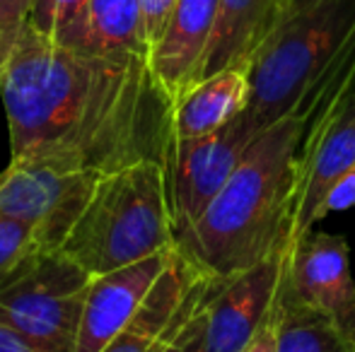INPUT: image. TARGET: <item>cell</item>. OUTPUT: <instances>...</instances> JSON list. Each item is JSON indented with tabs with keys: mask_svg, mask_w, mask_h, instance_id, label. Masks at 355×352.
I'll use <instances>...</instances> for the list:
<instances>
[{
	"mask_svg": "<svg viewBox=\"0 0 355 352\" xmlns=\"http://www.w3.org/2000/svg\"><path fill=\"white\" fill-rule=\"evenodd\" d=\"M12 160L66 172L162 162L174 140V102L148 56H92L24 24L0 66Z\"/></svg>",
	"mask_w": 355,
	"mask_h": 352,
	"instance_id": "1",
	"label": "cell"
},
{
	"mask_svg": "<svg viewBox=\"0 0 355 352\" xmlns=\"http://www.w3.org/2000/svg\"><path fill=\"white\" fill-rule=\"evenodd\" d=\"M56 44L92 56H148L141 0H89Z\"/></svg>",
	"mask_w": 355,
	"mask_h": 352,
	"instance_id": "14",
	"label": "cell"
},
{
	"mask_svg": "<svg viewBox=\"0 0 355 352\" xmlns=\"http://www.w3.org/2000/svg\"><path fill=\"white\" fill-rule=\"evenodd\" d=\"M355 34V0H309L285 15L249 61L244 111L266 128L302 104Z\"/></svg>",
	"mask_w": 355,
	"mask_h": 352,
	"instance_id": "4",
	"label": "cell"
},
{
	"mask_svg": "<svg viewBox=\"0 0 355 352\" xmlns=\"http://www.w3.org/2000/svg\"><path fill=\"white\" fill-rule=\"evenodd\" d=\"M249 104V68L234 66L203 77L174 104V138L191 140L220 131Z\"/></svg>",
	"mask_w": 355,
	"mask_h": 352,
	"instance_id": "15",
	"label": "cell"
},
{
	"mask_svg": "<svg viewBox=\"0 0 355 352\" xmlns=\"http://www.w3.org/2000/svg\"><path fill=\"white\" fill-rule=\"evenodd\" d=\"M218 280L198 270L179 249L121 333L102 352H162L177 331L211 297Z\"/></svg>",
	"mask_w": 355,
	"mask_h": 352,
	"instance_id": "9",
	"label": "cell"
},
{
	"mask_svg": "<svg viewBox=\"0 0 355 352\" xmlns=\"http://www.w3.org/2000/svg\"><path fill=\"white\" fill-rule=\"evenodd\" d=\"M242 352H278V311L273 304L268 319L261 324V328L257 331L249 345Z\"/></svg>",
	"mask_w": 355,
	"mask_h": 352,
	"instance_id": "23",
	"label": "cell"
},
{
	"mask_svg": "<svg viewBox=\"0 0 355 352\" xmlns=\"http://www.w3.org/2000/svg\"><path fill=\"white\" fill-rule=\"evenodd\" d=\"M174 249L159 251L138 263L92 277L75 352H102L121 333L167 268Z\"/></svg>",
	"mask_w": 355,
	"mask_h": 352,
	"instance_id": "11",
	"label": "cell"
},
{
	"mask_svg": "<svg viewBox=\"0 0 355 352\" xmlns=\"http://www.w3.org/2000/svg\"><path fill=\"white\" fill-rule=\"evenodd\" d=\"M34 0H0V66L12 51L22 27L29 22Z\"/></svg>",
	"mask_w": 355,
	"mask_h": 352,
	"instance_id": "19",
	"label": "cell"
},
{
	"mask_svg": "<svg viewBox=\"0 0 355 352\" xmlns=\"http://www.w3.org/2000/svg\"><path fill=\"white\" fill-rule=\"evenodd\" d=\"M213 292H215V287H213ZM213 292H211V297H213ZM211 297H208V299L196 309V314L177 331V335L169 340L167 348L162 352H201L203 331H206V316H208V302H211Z\"/></svg>",
	"mask_w": 355,
	"mask_h": 352,
	"instance_id": "20",
	"label": "cell"
},
{
	"mask_svg": "<svg viewBox=\"0 0 355 352\" xmlns=\"http://www.w3.org/2000/svg\"><path fill=\"white\" fill-rule=\"evenodd\" d=\"M89 282L61 249L39 251L0 285V324L39 352H75Z\"/></svg>",
	"mask_w": 355,
	"mask_h": 352,
	"instance_id": "5",
	"label": "cell"
},
{
	"mask_svg": "<svg viewBox=\"0 0 355 352\" xmlns=\"http://www.w3.org/2000/svg\"><path fill=\"white\" fill-rule=\"evenodd\" d=\"M0 352H39L34 345H29L17 331L0 324Z\"/></svg>",
	"mask_w": 355,
	"mask_h": 352,
	"instance_id": "24",
	"label": "cell"
},
{
	"mask_svg": "<svg viewBox=\"0 0 355 352\" xmlns=\"http://www.w3.org/2000/svg\"><path fill=\"white\" fill-rule=\"evenodd\" d=\"M39 251L49 249L37 227L12 217H0V285Z\"/></svg>",
	"mask_w": 355,
	"mask_h": 352,
	"instance_id": "17",
	"label": "cell"
},
{
	"mask_svg": "<svg viewBox=\"0 0 355 352\" xmlns=\"http://www.w3.org/2000/svg\"><path fill=\"white\" fill-rule=\"evenodd\" d=\"M288 249L227 280H218L208 302L201 352H242L276 304Z\"/></svg>",
	"mask_w": 355,
	"mask_h": 352,
	"instance_id": "10",
	"label": "cell"
},
{
	"mask_svg": "<svg viewBox=\"0 0 355 352\" xmlns=\"http://www.w3.org/2000/svg\"><path fill=\"white\" fill-rule=\"evenodd\" d=\"M281 19V0H220L218 19L198 71V80L225 68H249L254 53L271 37Z\"/></svg>",
	"mask_w": 355,
	"mask_h": 352,
	"instance_id": "13",
	"label": "cell"
},
{
	"mask_svg": "<svg viewBox=\"0 0 355 352\" xmlns=\"http://www.w3.org/2000/svg\"><path fill=\"white\" fill-rule=\"evenodd\" d=\"M174 5H177V0H141L143 27H145V37H148V44H150V51H153V46L157 44V39L162 37Z\"/></svg>",
	"mask_w": 355,
	"mask_h": 352,
	"instance_id": "22",
	"label": "cell"
},
{
	"mask_svg": "<svg viewBox=\"0 0 355 352\" xmlns=\"http://www.w3.org/2000/svg\"><path fill=\"white\" fill-rule=\"evenodd\" d=\"M99 176L97 172H66L51 162L12 160L0 174V217L29 222L44 246L56 251L71 234Z\"/></svg>",
	"mask_w": 355,
	"mask_h": 352,
	"instance_id": "7",
	"label": "cell"
},
{
	"mask_svg": "<svg viewBox=\"0 0 355 352\" xmlns=\"http://www.w3.org/2000/svg\"><path fill=\"white\" fill-rule=\"evenodd\" d=\"M220 0H177L162 37L150 51V68L172 102L198 82Z\"/></svg>",
	"mask_w": 355,
	"mask_h": 352,
	"instance_id": "12",
	"label": "cell"
},
{
	"mask_svg": "<svg viewBox=\"0 0 355 352\" xmlns=\"http://www.w3.org/2000/svg\"><path fill=\"white\" fill-rule=\"evenodd\" d=\"M174 246L164 165L143 160L99 176L61 251L97 277Z\"/></svg>",
	"mask_w": 355,
	"mask_h": 352,
	"instance_id": "3",
	"label": "cell"
},
{
	"mask_svg": "<svg viewBox=\"0 0 355 352\" xmlns=\"http://www.w3.org/2000/svg\"><path fill=\"white\" fill-rule=\"evenodd\" d=\"M304 3H309V0H281V5H283V17H285V15L293 12V10H297L300 5H304Z\"/></svg>",
	"mask_w": 355,
	"mask_h": 352,
	"instance_id": "25",
	"label": "cell"
},
{
	"mask_svg": "<svg viewBox=\"0 0 355 352\" xmlns=\"http://www.w3.org/2000/svg\"><path fill=\"white\" fill-rule=\"evenodd\" d=\"M278 352H355L341 331L278 287Z\"/></svg>",
	"mask_w": 355,
	"mask_h": 352,
	"instance_id": "16",
	"label": "cell"
},
{
	"mask_svg": "<svg viewBox=\"0 0 355 352\" xmlns=\"http://www.w3.org/2000/svg\"><path fill=\"white\" fill-rule=\"evenodd\" d=\"M281 290L331 321L355 348V277L351 249L341 234L309 230L293 241Z\"/></svg>",
	"mask_w": 355,
	"mask_h": 352,
	"instance_id": "8",
	"label": "cell"
},
{
	"mask_svg": "<svg viewBox=\"0 0 355 352\" xmlns=\"http://www.w3.org/2000/svg\"><path fill=\"white\" fill-rule=\"evenodd\" d=\"M261 131L263 128L242 111L234 121L208 136L191 140L174 138L164 157V178L177 239L206 212Z\"/></svg>",
	"mask_w": 355,
	"mask_h": 352,
	"instance_id": "6",
	"label": "cell"
},
{
	"mask_svg": "<svg viewBox=\"0 0 355 352\" xmlns=\"http://www.w3.org/2000/svg\"><path fill=\"white\" fill-rule=\"evenodd\" d=\"M89 0H34L29 24L44 37L56 39L83 15Z\"/></svg>",
	"mask_w": 355,
	"mask_h": 352,
	"instance_id": "18",
	"label": "cell"
},
{
	"mask_svg": "<svg viewBox=\"0 0 355 352\" xmlns=\"http://www.w3.org/2000/svg\"><path fill=\"white\" fill-rule=\"evenodd\" d=\"M351 207H355V165L331 183L319 207V220H324L331 212L351 210Z\"/></svg>",
	"mask_w": 355,
	"mask_h": 352,
	"instance_id": "21",
	"label": "cell"
},
{
	"mask_svg": "<svg viewBox=\"0 0 355 352\" xmlns=\"http://www.w3.org/2000/svg\"><path fill=\"white\" fill-rule=\"evenodd\" d=\"M304 128L302 109L263 128L206 212L177 239L198 270L227 280L290 249Z\"/></svg>",
	"mask_w": 355,
	"mask_h": 352,
	"instance_id": "2",
	"label": "cell"
}]
</instances>
